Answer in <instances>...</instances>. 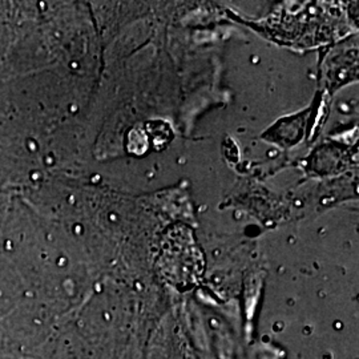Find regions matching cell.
<instances>
[{
	"mask_svg": "<svg viewBox=\"0 0 359 359\" xmlns=\"http://www.w3.org/2000/svg\"><path fill=\"white\" fill-rule=\"evenodd\" d=\"M56 310L44 299L26 294L15 308L0 320V353L34 359L48 339L56 325Z\"/></svg>",
	"mask_w": 359,
	"mask_h": 359,
	"instance_id": "6da1fadb",
	"label": "cell"
},
{
	"mask_svg": "<svg viewBox=\"0 0 359 359\" xmlns=\"http://www.w3.org/2000/svg\"><path fill=\"white\" fill-rule=\"evenodd\" d=\"M0 359H28V358H23V357H18V355H13V354H6V353H0Z\"/></svg>",
	"mask_w": 359,
	"mask_h": 359,
	"instance_id": "7a4b0ae2",
	"label": "cell"
},
{
	"mask_svg": "<svg viewBox=\"0 0 359 359\" xmlns=\"http://www.w3.org/2000/svg\"><path fill=\"white\" fill-rule=\"evenodd\" d=\"M0 347H1V330H0Z\"/></svg>",
	"mask_w": 359,
	"mask_h": 359,
	"instance_id": "3957f363",
	"label": "cell"
}]
</instances>
